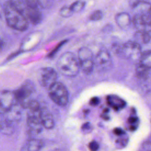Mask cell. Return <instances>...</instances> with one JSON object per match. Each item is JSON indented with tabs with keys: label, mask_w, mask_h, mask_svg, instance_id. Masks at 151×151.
<instances>
[{
	"label": "cell",
	"mask_w": 151,
	"mask_h": 151,
	"mask_svg": "<svg viewBox=\"0 0 151 151\" xmlns=\"http://www.w3.org/2000/svg\"><path fill=\"white\" fill-rule=\"evenodd\" d=\"M3 11L6 23L9 27L19 31L27 29L28 21L24 14L9 1L4 4Z\"/></svg>",
	"instance_id": "obj_1"
},
{
	"label": "cell",
	"mask_w": 151,
	"mask_h": 151,
	"mask_svg": "<svg viewBox=\"0 0 151 151\" xmlns=\"http://www.w3.org/2000/svg\"><path fill=\"white\" fill-rule=\"evenodd\" d=\"M57 67L63 75L67 77L77 76L80 68L78 58L71 52L63 54L57 61Z\"/></svg>",
	"instance_id": "obj_2"
},
{
	"label": "cell",
	"mask_w": 151,
	"mask_h": 151,
	"mask_svg": "<svg viewBox=\"0 0 151 151\" xmlns=\"http://www.w3.org/2000/svg\"><path fill=\"white\" fill-rule=\"evenodd\" d=\"M116 55L123 59H131L139 61L142 54L140 45L134 41H128L114 47Z\"/></svg>",
	"instance_id": "obj_3"
},
{
	"label": "cell",
	"mask_w": 151,
	"mask_h": 151,
	"mask_svg": "<svg viewBox=\"0 0 151 151\" xmlns=\"http://www.w3.org/2000/svg\"><path fill=\"white\" fill-rule=\"evenodd\" d=\"M48 94L53 102L64 107L68 102V93L66 87L60 82H55L48 88Z\"/></svg>",
	"instance_id": "obj_4"
},
{
	"label": "cell",
	"mask_w": 151,
	"mask_h": 151,
	"mask_svg": "<svg viewBox=\"0 0 151 151\" xmlns=\"http://www.w3.org/2000/svg\"><path fill=\"white\" fill-rule=\"evenodd\" d=\"M78 60L80 68L84 73L90 74L94 66V59L91 51L87 47H81L78 52Z\"/></svg>",
	"instance_id": "obj_5"
},
{
	"label": "cell",
	"mask_w": 151,
	"mask_h": 151,
	"mask_svg": "<svg viewBox=\"0 0 151 151\" xmlns=\"http://www.w3.org/2000/svg\"><path fill=\"white\" fill-rule=\"evenodd\" d=\"M34 91V90L32 84L26 83L14 92L17 101L22 108H27L29 103L32 100L31 96Z\"/></svg>",
	"instance_id": "obj_6"
},
{
	"label": "cell",
	"mask_w": 151,
	"mask_h": 151,
	"mask_svg": "<svg viewBox=\"0 0 151 151\" xmlns=\"http://www.w3.org/2000/svg\"><path fill=\"white\" fill-rule=\"evenodd\" d=\"M57 78V72L51 67L42 68L37 74V80L39 84L45 88H49L55 83Z\"/></svg>",
	"instance_id": "obj_7"
},
{
	"label": "cell",
	"mask_w": 151,
	"mask_h": 151,
	"mask_svg": "<svg viewBox=\"0 0 151 151\" xmlns=\"http://www.w3.org/2000/svg\"><path fill=\"white\" fill-rule=\"evenodd\" d=\"M132 23L137 32H149L151 29V17L149 14H135Z\"/></svg>",
	"instance_id": "obj_8"
},
{
	"label": "cell",
	"mask_w": 151,
	"mask_h": 151,
	"mask_svg": "<svg viewBox=\"0 0 151 151\" xmlns=\"http://www.w3.org/2000/svg\"><path fill=\"white\" fill-rule=\"evenodd\" d=\"M112 65V59L108 51L106 49L99 51L94 58V65L99 70H107L111 68Z\"/></svg>",
	"instance_id": "obj_9"
},
{
	"label": "cell",
	"mask_w": 151,
	"mask_h": 151,
	"mask_svg": "<svg viewBox=\"0 0 151 151\" xmlns=\"http://www.w3.org/2000/svg\"><path fill=\"white\" fill-rule=\"evenodd\" d=\"M18 103L14 92L3 91L0 96V108L4 112L8 111L14 105Z\"/></svg>",
	"instance_id": "obj_10"
},
{
	"label": "cell",
	"mask_w": 151,
	"mask_h": 151,
	"mask_svg": "<svg viewBox=\"0 0 151 151\" xmlns=\"http://www.w3.org/2000/svg\"><path fill=\"white\" fill-rule=\"evenodd\" d=\"M23 14L27 20L33 25L40 24L42 20V14L38 6H27Z\"/></svg>",
	"instance_id": "obj_11"
},
{
	"label": "cell",
	"mask_w": 151,
	"mask_h": 151,
	"mask_svg": "<svg viewBox=\"0 0 151 151\" xmlns=\"http://www.w3.org/2000/svg\"><path fill=\"white\" fill-rule=\"evenodd\" d=\"M40 119L43 127L50 129L54 126V121L51 113L45 108H41Z\"/></svg>",
	"instance_id": "obj_12"
},
{
	"label": "cell",
	"mask_w": 151,
	"mask_h": 151,
	"mask_svg": "<svg viewBox=\"0 0 151 151\" xmlns=\"http://www.w3.org/2000/svg\"><path fill=\"white\" fill-rule=\"evenodd\" d=\"M44 146L42 140L32 139L27 140L21 148V151H39Z\"/></svg>",
	"instance_id": "obj_13"
},
{
	"label": "cell",
	"mask_w": 151,
	"mask_h": 151,
	"mask_svg": "<svg viewBox=\"0 0 151 151\" xmlns=\"http://www.w3.org/2000/svg\"><path fill=\"white\" fill-rule=\"evenodd\" d=\"M21 107H22L19 103H17L8 111L4 112L5 118L11 122L19 120L21 117Z\"/></svg>",
	"instance_id": "obj_14"
},
{
	"label": "cell",
	"mask_w": 151,
	"mask_h": 151,
	"mask_svg": "<svg viewBox=\"0 0 151 151\" xmlns=\"http://www.w3.org/2000/svg\"><path fill=\"white\" fill-rule=\"evenodd\" d=\"M115 21L117 25L122 29H126L129 27L132 23V19L129 14L126 12H120L115 17Z\"/></svg>",
	"instance_id": "obj_15"
},
{
	"label": "cell",
	"mask_w": 151,
	"mask_h": 151,
	"mask_svg": "<svg viewBox=\"0 0 151 151\" xmlns=\"http://www.w3.org/2000/svg\"><path fill=\"white\" fill-rule=\"evenodd\" d=\"M107 103L115 110H119L124 107L126 102L119 96L116 95H109L107 97Z\"/></svg>",
	"instance_id": "obj_16"
},
{
	"label": "cell",
	"mask_w": 151,
	"mask_h": 151,
	"mask_svg": "<svg viewBox=\"0 0 151 151\" xmlns=\"http://www.w3.org/2000/svg\"><path fill=\"white\" fill-rule=\"evenodd\" d=\"M139 64L147 68H151V50L145 51L142 52L139 59Z\"/></svg>",
	"instance_id": "obj_17"
},
{
	"label": "cell",
	"mask_w": 151,
	"mask_h": 151,
	"mask_svg": "<svg viewBox=\"0 0 151 151\" xmlns=\"http://www.w3.org/2000/svg\"><path fill=\"white\" fill-rule=\"evenodd\" d=\"M85 2L81 0H77L73 2L70 5V8L74 12H78L81 11L85 6Z\"/></svg>",
	"instance_id": "obj_18"
},
{
	"label": "cell",
	"mask_w": 151,
	"mask_h": 151,
	"mask_svg": "<svg viewBox=\"0 0 151 151\" xmlns=\"http://www.w3.org/2000/svg\"><path fill=\"white\" fill-rule=\"evenodd\" d=\"M128 137L126 135V133L121 135L116 140V145L117 148H122L125 147L128 143Z\"/></svg>",
	"instance_id": "obj_19"
},
{
	"label": "cell",
	"mask_w": 151,
	"mask_h": 151,
	"mask_svg": "<svg viewBox=\"0 0 151 151\" xmlns=\"http://www.w3.org/2000/svg\"><path fill=\"white\" fill-rule=\"evenodd\" d=\"M9 2L18 9H19L22 13L26 7L28 6L25 0H10Z\"/></svg>",
	"instance_id": "obj_20"
},
{
	"label": "cell",
	"mask_w": 151,
	"mask_h": 151,
	"mask_svg": "<svg viewBox=\"0 0 151 151\" xmlns=\"http://www.w3.org/2000/svg\"><path fill=\"white\" fill-rule=\"evenodd\" d=\"M74 12L72 11V9L70 8V6H65L61 8V9L60 11V15L64 18L70 17L73 15Z\"/></svg>",
	"instance_id": "obj_21"
},
{
	"label": "cell",
	"mask_w": 151,
	"mask_h": 151,
	"mask_svg": "<svg viewBox=\"0 0 151 151\" xmlns=\"http://www.w3.org/2000/svg\"><path fill=\"white\" fill-rule=\"evenodd\" d=\"M103 17V14L102 11L100 10H96L91 14L89 18L91 21H97L101 19Z\"/></svg>",
	"instance_id": "obj_22"
},
{
	"label": "cell",
	"mask_w": 151,
	"mask_h": 151,
	"mask_svg": "<svg viewBox=\"0 0 151 151\" xmlns=\"http://www.w3.org/2000/svg\"><path fill=\"white\" fill-rule=\"evenodd\" d=\"M67 41V40H64V41H63L60 42L55 47V48L50 52V54H49V57H52V56L58 51V50Z\"/></svg>",
	"instance_id": "obj_23"
},
{
	"label": "cell",
	"mask_w": 151,
	"mask_h": 151,
	"mask_svg": "<svg viewBox=\"0 0 151 151\" xmlns=\"http://www.w3.org/2000/svg\"><path fill=\"white\" fill-rule=\"evenodd\" d=\"M88 148L91 151H97L99 148V145L96 141L93 140L88 144Z\"/></svg>",
	"instance_id": "obj_24"
},
{
	"label": "cell",
	"mask_w": 151,
	"mask_h": 151,
	"mask_svg": "<svg viewBox=\"0 0 151 151\" xmlns=\"http://www.w3.org/2000/svg\"><path fill=\"white\" fill-rule=\"evenodd\" d=\"M81 129L83 131L85 132L86 133H88L90 132L91 129H92V127H91V124L88 123V122H87V123H85L84 124H83L82 127H81Z\"/></svg>",
	"instance_id": "obj_25"
},
{
	"label": "cell",
	"mask_w": 151,
	"mask_h": 151,
	"mask_svg": "<svg viewBox=\"0 0 151 151\" xmlns=\"http://www.w3.org/2000/svg\"><path fill=\"white\" fill-rule=\"evenodd\" d=\"M38 3L42 8H47L51 4V0H38Z\"/></svg>",
	"instance_id": "obj_26"
},
{
	"label": "cell",
	"mask_w": 151,
	"mask_h": 151,
	"mask_svg": "<svg viewBox=\"0 0 151 151\" xmlns=\"http://www.w3.org/2000/svg\"><path fill=\"white\" fill-rule=\"evenodd\" d=\"M100 103V99L97 97H94L91 98L90 100V104L92 106H97Z\"/></svg>",
	"instance_id": "obj_27"
},
{
	"label": "cell",
	"mask_w": 151,
	"mask_h": 151,
	"mask_svg": "<svg viewBox=\"0 0 151 151\" xmlns=\"http://www.w3.org/2000/svg\"><path fill=\"white\" fill-rule=\"evenodd\" d=\"M138 121L137 117L136 116L131 115L128 119V122L130 124V125H136L135 123Z\"/></svg>",
	"instance_id": "obj_28"
},
{
	"label": "cell",
	"mask_w": 151,
	"mask_h": 151,
	"mask_svg": "<svg viewBox=\"0 0 151 151\" xmlns=\"http://www.w3.org/2000/svg\"><path fill=\"white\" fill-rule=\"evenodd\" d=\"M28 6H37L38 3V0H25Z\"/></svg>",
	"instance_id": "obj_29"
},
{
	"label": "cell",
	"mask_w": 151,
	"mask_h": 151,
	"mask_svg": "<svg viewBox=\"0 0 151 151\" xmlns=\"http://www.w3.org/2000/svg\"><path fill=\"white\" fill-rule=\"evenodd\" d=\"M113 133L118 136H121L125 134V132L121 128H115L113 130Z\"/></svg>",
	"instance_id": "obj_30"
},
{
	"label": "cell",
	"mask_w": 151,
	"mask_h": 151,
	"mask_svg": "<svg viewBox=\"0 0 151 151\" xmlns=\"http://www.w3.org/2000/svg\"><path fill=\"white\" fill-rule=\"evenodd\" d=\"M3 46H4V44H3V42L0 39V52L2 51V48H3Z\"/></svg>",
	"instance_id": "obj_31"
},
{
	"label": "cell",
	"mask_w": 151,
	"mask_h": 151,
	"mask_svg": "<svg viewBox=\"0 0 151 151\" xmlns=\"http://www.w3.org/2000/svg\"><path fill=\"white\" fill-rule=\"evenodd\" d=\"M148 33H149V35H150V42H151V29L150 30V31H149Z\"/></svg>",
	"instance_id": "obj_32"
},
{
	"label": "cell",
	"mask_w": 151,
	"mask_h": 151,
	"mask_svg": "<svg viewBox=\"0 0 151 151\" xmlns=\"http://www.w3.org/2000/svg\"><path fill=\"white\" fill-rule=\"evenodd\" d=\"M2 8L1 6L0 5V16H1V13H2Z\"/></svg>",
	"instance_id": "obj_33"
},
{
	"label": "cell",
	"mask_w": 151,
	"mask_h": 151,
	"mask_svg": "<svg viewBox=\"0 0 151 151\" xmlns=\"http://www.w3.org/2000/svg\"><path fill=\"white\" fill-rule=\"evenodd\" d=\"M149 15H150V16L151 17V8H150V11H149Z\"/></svg>",
	"instance_id": "obj_34"
},
{
	"label": "cell",
	"mask_w": 151,
	"mask_h": 151,
	"mask_svg": "<svg viewBox=\"0 0 151 151\" xmlns=\"http://www.w3.org/2000/svg\"><path fill=\"white\" fill-rule=\"evenodd\" d=\"M149 140V142H150V145H151V139H149V140Z\"/></svg>",
	"instance_id": "obj_35"
}]
</instances>
